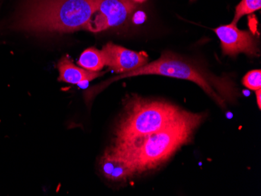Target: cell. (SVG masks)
I'll use <instances>...</instances> for the list:
<instances>
[{
  "label": "cell",
  "instance_id": "obj_12",
  "mask_svg": "<svg viewBox=\"0 0 261 196\" xmlns=\"http://www.w3.org/2000/svg\"><path fill=\"white\" fill-rule=\"evenodd\" d=\"M243 85L246 89L256 91L261 89V71L253 70L248 72L243 79Z\"/></svg>",
  "mask_w": 261,
  "mask_h": 196
},
{
  "label": "cell",
  "instance_id": "obj_14",
  "mask_svg": "<svg viewBox=\"0 0 261 196\" xmlns=\"http://www.w3.org/2000/svg\"><path fill=\"white\" fill-rule=\"evenodd\" d=\"M132 1L136 3V4H142V3H144L146 0H132Z\"/></svg>",
  "mask_w": 261,
  "mask_h": 196
},
{
  "label": "cell",
  "instance_id": "obj_3",
  "mask_svg": "<svg viewBox=\"0 0 261 196\" xmlns=\"http://www.w3.org/2000/svg\"><path fill=\"white\" fill-rule=\"evenodd\" d=\"M148 74L190 80L198 85L221 107H225L226 102L234 100L237 95L233 83L226 77L213 75L194 63L190 62L173 52H164L159 59L150 64H146L134 71L121 74L102 84L95 86L87 93L89 94L87 96L94 97L97 92L105 89L108 85L120 79Z\"/></svg>",
  "mask_w": 261,
  "mask_h": 196
},
{
  "label": "cell",
  "instance_id": "obj_15",
  "mask_svg": "<svg viewBox=\"0 0 261 196\" xmlns=\"http://www.w3.org/2000/svg\"><path fill=\"white\" fill-rule=\"evenodd\" d=\"M190 1H194V0H190Z\"/></svg>",
  "mask_w": 261,
  "mask_h": 196
},
{
  "label": "cell",
  "instance_id": "obj_5",
  "mask_svg": "<svg viewBox=\"0 0 261 196\" xmlns=\"http://www.w3.org/2000/svg\"><path fill=\"white\" fill-rule=\"evenodd\" d=\"M132 0H98L97 10L86 30L99 32L124 24L136 9Z\"/></svg>",
  "mask_w": 261,
  "mask_h": 196
},
{
  "label": "cell",
  "instance_id": "obj_13",
  "mask_svg": "<svg viewBox=\"0 0 261 196\" xmlns=\"http://www.w3.org/2000/svg\"><path fill=\"white\" fill-rule=\"evenodd\" d=\"M256 92V102H257L258 107L260 109L261 108V89L255 91Z\"/></svg>",
  "mask_w": 261,
  "mask_h": 196
},
{
  "label": "cell",
  "instance_id": "obj_2",
  "mask_svg": "<svg viewBox=\"0 0 261 196\" xmlns=\"http://www.w3.org/2000/svg\"><path fill=\"white\" fill-rule=\"evenodd\" d=\"M98 0H29L14 27L35 33H68L87 29Z\"/></svg>",
  "mask_w": 261,
  "mask_h": 196
},
{
  "label": "cell",
  "instance_id": "obj_10",
  "mask_svg": "<svg viewBox=\"0 0 261 196\" xmlns=\"http://www.w3.org/2000/svg\"><path fill=\"white\" fill-rule=\"evenodd\" d=\"M77 64L82 68L93 72H99L105 66V60L102 50L89 48L81 54Z\"/></svg>",
  "mask_w": 261,
  "mask_h": 196
},
{
  "label": "cell",
  "instance_id": "obj_4",
  "mask_svg": "<svg viewBox=\"0 0 261 196\" xmlns=\"http://www.w3.org/2000/svg\"><path fill=\"white\" fill-rule=\"evenodd\" d=\"M187 111L158 100L136 98L129 102L116 130L115 143L125 144L156 132Z\"/></svg>",
  "mask_w": 261,
  "mask_h": 196
},
{
  "label": "cell",
  "instance_id": "obj_8",
  "mask_svg": "<svg viewBox=\"0 0 261 196\" xmlns=\"http://www.w3.org/2000/svg\"><path fill=\"white\" fill-rule=\"evenodd\" d=\"M101 169L106 178L114 181H124L136 174L132 163L111 148L102 156Z\"/></svg>",
  "mask_w": 261,
  "mask_h": 196
},
{
  "label": "cell",
  "instance_id": "obj_1",
  "mask_svg": "<svg viewBox=\"0 0 261 196\" xmlns=\"http://www.w3.org/2000/svg\"><path fill=\"white\" fill-rule=\"evenodd\" d=\"M202 114L187 112L156 132L133 143H114L111 149L132 163L136 174L156 169L193 138Z\"/></svg>",
  "mask_w": 261,
  "mask_h": 196
},
{
  "label": "cell",
  "instance_id": "obj_6",
  "mask_svg": "<svg viewBox=\"0 0 261 196\" xmlns=\"http://www.w3.org/2000/svg\"><path fill=\"white\" fill-rule=\"evenodd\" d=\"M215 32L221 42V49L224 55L234 57L240 53H245L255 57L259 52L252 34L240 30L232 22L231 24L217 27Z\"/></svg>",
  "mask_w": 261,
  "mask_h": 196
},
{
  "label": "cell",
  "instance_id": "obj_9",
  "mask_svg": "<svg viewBox=\"0 0 261 196\" xmlns=\"http://www.w3.org/2000/svg\"><path fill=\"white\" fill-rule=\"evenodd\" d=\"M57 68L60 73L59 80L69 84L79 85L81 83L88 82L102 74L77 67L67 57H63L61 58L57 64Z\"/></svg>",
  "mask_w": 261,
  "mask_h": 196
},
{
  "label": "cell",
  "instance_id": "obj_11",
  "mask_svg": "<svg viewBox=\"0 0 261 196\" xmlns=\"http://www.w3.org/2000/svg\"><path fill=\"white\" fill-rule=\"evenodd\" d=\"M260 7L261 0H242L236 7L234 19L232 20L233 24H237L239 20L243 16L253 14L256 10H259Z\"/></svg>",
  "mask_w": 261,
  "mask_h": 196
},
{
  "label": "cell",
  "instance_id": "obj_7",
  "mask_svg": "<svg viewBox=\"0 0 261 196\" xmlns=\"http://www.w3.org/2000/svg\"><path fill=\"white\" fill-rule=\"evenodd\" d=\"M105 66L115 73L126 74L134 71L148 63L149 57L145 52H135L126 48L110 43L102 48Z\"/></svg>",
  "mask_w": 261,
  "mask_h": 196
}]
</instances>
